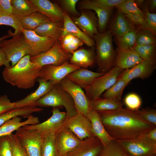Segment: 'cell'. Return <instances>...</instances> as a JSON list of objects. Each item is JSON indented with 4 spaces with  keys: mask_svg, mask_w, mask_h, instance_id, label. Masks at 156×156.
<instances>
[{
    "mask_svg": "<svg viewBox=\"0 0 156 156\" xmlns=\"http://www.w3.org/2000/svg\"><path fill=\"white\" fill-rule=\"evenodd\" d=\"M98 113L106 131L115 140L134 139L156 127L144 120L137 111L127 108L122 107Z\"/></svg>",
    "mask_w": 156,
    "mask_h": 156,
    "instance_id": "1",
    "label": "cell"
},
{
    "mask_svg": "<svg viewBox=\"0 0 156 156\" xmlns=\"http://www.w3.org/2000/svg\"><path fill=\"white\" fill-rule=\"evenodd\" d=\"M31 56L26 55L14 66L5 67L2 72L4 81L19 88L33 87L40 77L41 68L31 61Z\"/></svg>",
    "mask_w": 156,
    "mask_h": 156,
    "instance_id": "2",
    "label": "cell"
},
{
    "mask_svg": "<svg viewBox=\"0 0 156 156\" xmlns=\"http://www.w3.org/2000/svg\"><path fill=\"white\" fill-rule=\"evenodd\" d=\"M113 35L109 30L99 32L93 38L96 46L98 72L106 73L114 65L116 54L113 44Z\"/></svg>",
    "mask_w": 156,
    "mask_h": 156,
    "instance_id": "3",
    "label": "cell"
},
{
    "mask_svg": "<svg viewBox=\"0 0 156 156\" xmlns=\"http://www.w3.org/2000/svg\"><path fill=\"white\" fill-rule=\"evenodd\" d=\"M34 105L58 108L64 107L67 118L77 114L71 97L62 88L59 83L54 85L47 93L36 102Z\"/></svg>",
    "mask_w": 156,
    "mask_h": 156,
    "instance_id": "4",
    "label": "cell"
},
{
    "mask_svg": "<svg viewBox=\"0 0 156 156\" xmlns=\"http://www.w3.org/2000/svg\"><path fill=\"white\" fill-rule=\"evenodd\" d=\"M12 37L10 39L0 42V47L11 62V66H14L25 55H30L31 53L30 47L22 33Z\"/></svg>",
    "mask_w": 156,
    "mask_h": 156,
    "instance_id": "5",
    "label": "cell"
},
{
    "mask_svg": "<svg viewBox=\"0 0 156 156\" xmlns=\"http://www.w3.org/2000/svg\"><path fill=\"white\" fill-rule=\"evenodd\" d=\"M116 140L128 156H156V142L146 134L133 139Z\"/></svg>",
    "mask_w": 156,
    "mask_h": 156,
    "instance_id": "6",
    "label": "cell"
},
{
    "mask_svg": "<svg viewBox=\"0 0 156 156\" xmlns=\"http://www.w3.org/2000/svg\"><path fill=\"white\" fill-rule=\"evenodd\" d=\"M123 70L115 66L107 73L96 78L85 90L86 95L90 101L99 97L116 82Z\"/></svg>",
    "mask_w": 156,
    "mask_h": 156,
    "instance_id": "7",
    "label": "cell"
},
{
    "mask_svg": "<svg viewBox=\"0 0 156 156\" xmlns=\"http://www.w3.org/2000/svg\"><path fill=\"white\" fill-rule=\"evenodd\" d=\"M52 115L47 120L42 123L23 127L28 130H34L43 138L55 135L67 118L66 112L60 111L57 108H53Z\"/></svg>",
    "mask_w": 156,
    "mask_h": 156,
    "instance_id": "8",
    "label": "cell"
},
{
    "mask_svg": "<svg viewBox=\"0 0 156 156\" xmlns=\"http://www.w3.org/2000/svg\"><path fill=\"white\" fill-rule=\"evenodd\" d=\"M15 135L27 156H42L41 148L44 138L38 133L23 127L16 131Z\"/></svg>",
    "mask_w": 156,
    "mask_h": 156,
    "instance_id": "9",
    "label": "cell"
},
{
    "mask_svg": "<svg viewBox=\"0 0 156 156\" xmlns=\"http://www.w3.org/2000/svg\"><path fill=\"white\" fill-rule=\"evenodd\" d=\"M59 84L62 88L71 97L77 113L87 116L91 111L90 101L82 89L66 77Z\"/></svg>",
    "mask_w": 156,
    "mask_h": 156,
    "instance_id": "10",
    "label": "cell"
},
{
    "mask_svg": "<svg viewBox=\"0 0 156 156\" xmlns=\"http://www.w3.org/2000/svg\"><path fill=\"white\" fill-rule=\"evenodd\" d=\"M72 54L62 49L60 41L47 51L34 56H31V61L39 67L47 65H60L69 60Z\"/></svg>",
    "mask_w": 156,
    "mask_h": 156,
    "instance_id": "11",
    "label": "cell"
},
{
    "mask_svg": "<svg viewBox=\"0 0 156 156\" xmlns=\"http://www.w3.org/2000/svg\"><path fill=\"white\" fill-rule=\"evenodd\" d=\"M82 140L68 129L62 126L55 135L54 142L57 156H66L77 147Z\"/></svg>",
    "mask_w": 156,
    "mask_h": 156,
    "instance_id": "12",
    "label": "cell"
},
{
    "mask_svg": "<svg viewBox=\"0 0 156 156\" xmlns=\"http://www.w3.org/2000/svg\"><path fill=\"white\" fill-rule=\"evenodd\" d=\"M81 68L66 62L58 66L49 65L41 68L39 78L59 83L70 73Z\"/></svg>",
    "mask_w": 156,
    "mask_h": 156,
    "instance_id": "13",
    "label": "cell"
},
{
    "mask_svg": "<svg viewBox=\"0 0 156 156\" xmlns=\"http://www.w3.org/2000/svg\"><path fill=\"white\" fill-rule=\"evenodd\" d=\"M62 126L70 130L81 140L93 136L91 121L82 114L77 113L67 118Z\"/></svg>",
    "mask_w": 156,
    "mask_h": 156,
    "instance_id": "14",
    "label": "cell"
},
{
    "mask_svg": "<svg viewBox=\"0 0 156 156\" xmlns=\"http://www.w3.org/2000/svg\"><path fill=\"white\" fill-rule=\"evenodd\" d=\"M22 33L30 47L31 56H36L47 51L56 42L51 38L38 35L34 31L23 29Z\"/></svg>",
    "mask_w": 156,
    "mask_h": 156,
    "instance_id": "15",
    "label": "cell"
},
{
    "mask_svg": "<svg viewBox=\"0 0 156 156\" xmlns=\"http://www.w3.org/2000/svg\"><path fill=\"white\" fill-rule=\"evenodd\" d=\"M155 68V64L143 60L129 69L123 70L117 80L122 79L129 83L134 79H144L150 77Z\"/></svg>",
    "mask_w": 156,
    "mask_h": 156,
    "instance_id": "16",
    "label": "cell"
},
{
    "mask_svg": "<svg viewBox=\"0 0 156 156\" xmlns=\"http://www.w3.org/2000/svg\"><path fill=\"white\" fill-rule=\"evenodd\" d=\"M36 12L48 17L53 22H63L64 11L57 4L48 0H29Z\"/></svg>",
    "mask_w": 156,
    "mask_h": 156,
    "instance_id": "17",
    "label": "cell"
},
{
    "mask_svg": "<svg viewBox=\"0 0 156 156\" xmlns=\"http://www.w3.org/2000/svg\"><path fill=\"white\" fill-rule=\"evenodd\" d=\"M72 20L81 31L92 38L99 32L98 18L94 12L83 11L79 16L74 17Z\"/></svg>",
    "mask_w": 156,
    "mask_h": 156,
    "instance_id": "18",
    "label": "cell"
},
{
    "mask_svg": "<svg viewBox=\"0 0 156 156\" xmlns=\"http://www.w3.org/2000/svg\"><path fill=\"white\" fill-rule=\"evenodd\" d=\"M36 81L39 83L37 88L25 98L14 102V107L35 106L36 102L47 93L55 84L51 81H46L39 78L37 79Z\"/></svg>",
    "mask_w": 156,
    "mask_h": 156,
    "instance_id": "19",
    "label": "cell"
},
{
    "mask_svg": "<svg viewBox=\"0 0 156 156\" xmlns=\"http://www.w3.org/2000/svg\"><path fill=\"white\" fill-rule=\"evenodd\" d=\"M103 146L97 138L91 137L83 140L77 147L66 156H98Z\"/></svg>",
    "mask_w": 156,
    "mask_h": 156,
    "instance_id": "20",
    "label": "cell"
},
{
    "mask_svg": "<svg viewBox=\"0 0 156 156\" xmlns=\"http://www.w3.org/2000/svg\"><path fill=\"white\" fill-rule=\"evenodd\" d=\"M69 34L80 39L88 47H92L95 44L94 40L81 31L75 24L68 14L64 11L61 38Z\"/></svg>",
    "mask_w": 156,
    "mask_h": 156,
    "instance_id": "21",
    "label": "cell"
},
{
    "mask_svg": "<svg viewBox=\"0 0 156 156\" xmlns=\"http://www.w3.org/2000/svg\"><path fill=\"white\" fill-rule=\"evenodd\" d=\"M105 73L80 68L70 73L66 77L82 89L85 90L92 84L96 78Z\"/></svg>",
    "mask_w": 156,
    "mask_h": 156,
    "instance_id": "22",
    "label": "cell"
},
{
    "mask_svg": "<svg viewBox=\"0 0 156 156\" xmlns=\"http://www.w3.org/2000/svg\"><path fill=\"white\" fill-rule=\"evenodd\" d=\"M143 61L133 48L118 49L114 65L123 70L129 69Z\"/></svg>",
    "mask_w": 156,
    "mask_h": 156,
    "instance_id": "23",
    "label": "cell"
},
{
    "mask_svg": "<svg viewBox=\"0 0 156 156\" xmlns=\"http://www.w3.org/2000/svg\"><path fill=\"white\" fill-rule=\"evenodd\" d=\"M80 8L92 10L97 14L98 19V30L100 33L106 30V27L113 9H106L98 6L92 0H84L79 3Z\"/></svg>",
    "mask_w": 156,
    "mask_h": 156,
    "instance_id": "24",
    "label": "cell"
},
{
    "mask_svg": "<svg viewBox=\"0 0 156 156\" xmlns=\"http://www.w3.org/2000/svg\"><path fill=\"white\" fill-rule=\"evenodd\" d=\"M87 116L91 123V132L93 136L97 138L103 146L114 140L105 129L98 112L91 110Z\"/></svg>",
    "mask_w": 156,
    "mask_h": 156,
    "instance_id": "25",
    "label": "cell"
},
{
    "mask_svg": "<svg viewBox=\"0 0 156 156\" xmlns=\"http://www.w3.org/2000/svg\"><path fill=\"white\" fill-rule=\"evenodd\" d=\"M40 123L38 118L31 115L25 120L22 122L20 116L15 117L6 122L0 127V137L10 135L18 129L26 125Z\"/></svg>",
    "mask_w": 156,
    "mask_h": 156,
    "instance_id": "26",
    "label": "cell"
},
{
    "mask_svg": "<svg viewBox=\"0 0 156 156\" xmlns=\"http://www.w3.org/2000/svg\"><path fill=\"white\" fill-rule=\"evenodd\" d=\"M95 58L92 49H80L77 50L72 54L69 63L81 68H87L93 65Z\"/></svg>",
    "mask_w": 156,
    "mask_h": 156,
    "instance_id": "27",
    "label": "cell"
},
{
    "mask_svg": "<svg viewBox=\"0 0 156 156\" xmlns=\"http://www.w3.org/2000/svg\"><path fill=\"white\" fill-rule=\"evenodd\" d=\"M134 26L124 14L118 11L111 22L109 30L116 38L125 34Z\"/></svg>",
    "mask_w": 156,
    "mask_h": 156,
    "instance_id": "28",
    "label": "cell"
},
{
    "mask_svg": "<svg viewBox=\"0 0 156 156\" xmlns=\"http://www.w3.org/2000/svg\"><path fill=\"white\" fill-rule=\"evenodd\" d=\"M63 27V22L50 21L42 24L33 31L38 35L51 38L57 42L61 38Z\"/></svg>",
    "mask_w": 156,
    "mask_h": 156,
    "instance_id": "29",
    "label": "cell"
},
{
    "mask_svg": "<svg viewBox=\"0 0 156 156\" xmlns=\"http://www.w3.org/2000/svg\"><path fill=\"white\" fill-rule=\"evenodd\" d=\"M41 108L35 106L14 107L0 114V127L8 120L17 116L27 118L33 113L42 110Z\"/></svg>",
    "mask_w": 156,
    "mask_h": 156,
    "instance_id": "30",
    "label": "cell"
},
{
    "mask_svg": "<svg viewBox=\"0 0 156 156\" xmlns=\"http://www.w3.org/2000/svg\"><path fill=\"white\" fill-rule=\"evenodd\" d=\"M18 18L22 29L27 30L33 31L42 24L51 21L47 16L38 12L22 18Z\"/></svg>",
    "mask_w": 156,
    "mask_h": 156,
    "instance_id": "31",
    "label": "cell"
},
{
    "mask_svg": "<svg viewBox=\"0 0 156 156\" xmlns=\"http://www.w3.org/2000/svg\"><path fill=\"white\" fill-rule=\"evenodd\" d=\"M90 101L91 110L98 112L116 109L122 107L123 105L120 101L100 97Z\"/></svg>",
    "mask_w": 156,
    "mask_h": 156,
    "instance_id": "32",
    "label": "cell"
},
{
    "mask_svg": "<svg viewBox=\"0 0 156 156\" xmlns=\"http://www.w3.org/2000/svg\"><path fill=\"white\" fill-rule=\"evenodd\" d=\"M12 15L22 18L27 16L36 10L29 0H11Z\"/></svg>",
    "mask_w": 156,
    "mask_h": 156,
    "instance_id": "33",
    "label": "cell"
},
{
    "mask_svg": "<svg viewBox=\"0 0 156 156\" xmlns=\"http://www.w3.org/2000/svg\"><path fill=\"white\" fill-rule=\"evenodd\" d=\"M128 83L122 79L117 80L115 83L102 94V97L120 101L123 90Z\"/></svg>",
    "mask_w": 156,
    "mask_h": 156,
    "instance_id": "34",
    "label": "cell"
},
{
    "mask_svg": "<svg viewBox=\"0 0 156 156\" xmlns=\"http://www.w3.org/2000/svg\"><path fill=\"white\" fill-rule=\"evenodd\" d=\"M133 48L143 60L155 64L156 44L144 46L135 45Z\"/></svg>",
    "mask_w": 156,
    "mask_h": 156,
    "instance_id": "35",
    "label": "cell"
},
{
    "mask_svg": "<svg viewBox=\"0 0 156 156\" xmlns=\"http://www.w3.org/2000/svg\"><path fill=\"white\" fill-rule=\"evenodd\" d=\"M137 30L134 26L130 31L122 36L116 38L119 49L133 48L135 44Z\"/></svg>",
    "mask_w": 156,
    "mask_h": 156,
    "instance_id": "36",
    "label": "cell"
},
{
    "mask_svg": "<svg viewBox=\"0 0 156 156\" xmlns=\"http://www.w3.org/2000/svg\"><path fill=\"white\" fill-rule=\"evenodd\" d=\"M127 155L121 145L115 140L103 146L98 156H126Z\"/></svg>",
    "mask_w": 156,
    "mask_h": 156,
    "instance_id": "37",
    "label": "cell"
},
{
    "mask_svg": "<svg viewBox=\"0 0 156 156\" xmlns=\"http://www.w3.org/2000/svg\"><path fill=\"white\" fill-rule=\"evenodd\" d=\"M2 25L11 26L14 29L13 33L10 30L8 31V34L12 37L22 33L23 29L19 20L12 14L0 15V25Z\"/></svg>",
    "mask_w": 156,
    "mask_h": 156,
    "instance_id": "38",
    "label": "cell"
},
{
    "mask_svg": "<svg viewBox=\"0 0 156 156\" xmlns=\"http://www.w3.org/2000/svg\"><path fill=\"white\" fill-rule=\"evenodd\" d=\"M156 43V36L150 31L145 29H137L135 45H149Z\"/></svg>",
    "mask_w": 156,
    "mask_h": 156,
    "instance_id": "39",
    "label": "cell"
},
{
    "mask_svg": "<svg viewBox=\"0 0 156 156\" xmlns=\"http://www.w3.org/2000/svg\"><path fill=\"white\" fill-rule=\"evenodd\" d=\"M118 11L124 14L131 13L139 15L144 19V13L134 0H125L116 7Z\"/></svg>",
    "mask_w": 156,
    "mask_h": 156,
    "instance_id": "40",
    "label": "cell"
},
{
    "mask_svg": "<svg viewBox=\"0 0 156 156\" xmlns=\"http://www.w3.org/2000/svg\"><path fill=\"white\" fill-rule=\"evenodd\" d=\"M55 135L44 138L41 148L42 156H57L55 147Z\"/></svg>",
    "mask_w": 156,
    "mask_h": 156,
    "instance_id": "41",
    "label": "cell"
},
{
    "mask_svg": "<svg viewBox=\"0 0 156 156\" xmlns=\"http://www.w3.org/2000/svg\"><path fill=\"white\" fill-rule=\"evenodd\" d=\"M124 103L127 109L132 111H137L141 106L142 101L138 95L131 93L125 96Z\"/></svg>",
    "mask_w": 156,
    "mask_h": 156,
    "instance_id": "42",
    "label": "cell"
},
{
    "mask_svg": "<svg viewBox=\"0 0 156 156\" xmlns=\"http://www.w3.org/2000/svg\"><path fill=\"white\" fill-rule=\"evenodd\" d=\"M8 135L12 156H27L15 134Z\"/></svg>",
    "mask_w": 156,
    "mask_h": 156,
    "instance_id": "43",
    "label": "cell"
},
{
    "mask_svg": "<svg viewBox=\"0 0 156 156\" xmlns=\"http://www.w3.org/2000/svg\"><path fill=\"white\" fill-rule=\"evenodd\" d=\"M144 16V19L148 29L156 36V14L150 12L148 10L147 2L145 4L142 11Z\"/></svg>",
    "mask_w": 156,
    "mask_h": 156,
    "instance_id": "44",
    "label": "cell"
},
{
    "mask_svg": "<svg viewBox=\"0 0 156 156\" xmlns=\"http://www.w3.org/2000/svg\"><path fill=\"white\" fill-rule=\"evenodd\" d=\"M146 121L156 126V110L150 108H142L137 111Z\"/></svg>",
    "mask_w": 156,
    "mask_h": 156,
    "instance_id": "45",
    "label": "cell"
},
{
    "mask_svg": "<svg viewBox=\"0 0 156 156\" xmlns=\"http://www.w3.org/2000/svg\"><path fill=\"white\" fill-rule=\"evenodd\" d=\"M124 14L129 22L134 26L135 25L140 28L149 30L145 20L142 17L138 15L131 13Z\"/></svg>",
    "mask_w": 156,
    "mask_h": 156,
    "instance_id": "46",
    "label": "cell"
},
{
    "mask_svg": "<svg viewBox=\"0 0 156 156\" xmlns=\"http://www.w3.org/2000/svg\"><path fill=\"white\" fill-rule=\"evenodd\" d=\"M0 156H12L8 135L0 137Z\"/></svg>",
    "mask_w": 156,
    "mask_h": 156,
    "instance_id": "47",
    "label": "cell"
},
{
    "mask_svg": "<svg viewBox=\"0 0 156 156\" xmlns=\"http://www.w3.org/2000/svg\"><path fill=\"white\" fill-rule=\"evenodd\" d=\"M79 0H62L60 1L64 11L74 15L79 14V13L76 9V6Z\"/></svg>",
    "mask_w": 156,
    "mask_h": 156,
    "instance_id": "48",
    "label": "cell"
},
{
    "mask_svg": "<svg viewBox=\"0 0 156 156\" xmlns=\"http://www.w3.org/2000/svg\"><path fill=\"white\" fill-rule=\"evenodd\" d=\"M125 0H93L92 1L96 5L106 9H113Z\"/></svg>",
    "mask_w": 156,
    "mask_h": 156,
    "instance_id": "49",
    "label": "cell"
},
{
    "mask_svg": "<svg viewBox=\"0 0 156 156\" xmlns=\"http://www.w3.org/2000/svg\"><path fill=\"white\" fill-rule=\"evenodd\" d=\"M14 108V102L11 101L8 95H0V114Z\"/></svg>",
    "mask_w": 156,
    "mask_h": 156,
    "instance_id": "50",
    "label": "cell"
},
{
    "mask_svg": "<svg viewBox=\"0 0 156 156\" xmlns=\"http://www.w3.org/2000/svg\"><path fill=\"white\" fill-rule=\"evenodd\" d=\"M83 43L80 39L75 37L72 42L62 49L66 52L72 54Z\"/></svg>",
    "mask_w": 156,
    "mask_h": 156,
    "instance_id": "51",
    "label": "cell"
},
{
    "mask_svg": "<svg viewBox=\"0 0 156 156\" xmlns=\"http://www.w3.org/2000/svg\"><path fill=\"white\" fill-rule=\"evenodd\" d=\"M12 15L11 0H0V15Z\"/></svg>",
    "mask_w": 156,
    "mask_h": 156,
    "instance_id": "52",
    "label": "cell"
},
{
    "mask_svg": "<svg viewBox=\"0 0 156 156\" xmlns=\"http://www.w3.org/2000/svg\"><path fill=\"white\" fill-rule=\"evenodd\" d=\"M3 65L7 68L11 66L10 62L7 59L5 53L0 47V67Z\"/></svg>",
    "mask_w": 156,
    "mask_h": 156,
    "instance_id": "53",
    "label": "cell"
},
{
    "mask_svg": "<svg viewBox=\"0 0 156 156\" xmlns=\"http://www.w3.org/2000/svg\"><path fill=\"white\" fill-rule=\"evenodd\" d=\"M146 135L149 139L156 142V127L151 130Z\"/></svg>",
    "mask_w": 156,
    "mask_h": 156,
    "instance_id": "54",
    "label": "cell"
},
{
    "mask_svg": "<svg viewBox=\"0 0 156 156\" xmlns=\"http://www.w3.org/2000/svg\"><path fill=\"white\" fill-rule=\"evenodd\" d=\"M147 3L149 11H155L156 8V0H149Z\"/></svg>",
    "mask_w": 156,
    "mask_h": 156,
    "instance_id": "55",
    "label": "cell"
},
{
    "mask_svg": "<svg viewBox=\"0 0 156 156\" xmlns=\"http://www.w3.org/2000/svg\"><path fill=\"white\" fill-rule=\"evenodd\" d=\"M11 37L10 35L8 34L5 35L2 37H0V42L3 40L5 39L6 38Z\"/></svg>",
    "mask_w": 156,
    "mask_h": 156,
    "instance_id": "56",
    "label": "cell"
},
{
    "mask_svg": "<svg viewBox=\"0 0 156 156\" xmlns=\"http://www.w3.org/2000/svg\"><path fill=\"white\" fill-rule=\"evenodd\" d=\"M135 2L137 5L138 6V5H141L143 3L144 1L142 0H134Z\"/></svg>",
    "mask_w": 156,
    "mask_h": 156,
    "instance_id": "57",
    "label": "cell"
},
{
    "mask_svg": "<svg viewBox=\"0 0 156 156\" xmlns=\"http://www.w3.org/2000/svg\"><path fill=\"white\" fill-rule=\"evenodd\" d=\"M126 156H128L127 155Z\"/></svg>",
    "mask_w": 156,
    "mask_h": 156,
    "instance_id": "58",
    "label": "cell"
},
{
    "mask_svg": "<svg viewBox=\"0 0 156 156\" xmlns=\"http://www.w3.org/2000/svg\"></svg>",
    "mask_w": 156,
    "mask_h": 156,
    "instance_id": "59",
    "label": "cell"
}]
</instances>
